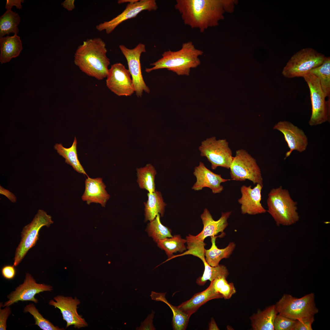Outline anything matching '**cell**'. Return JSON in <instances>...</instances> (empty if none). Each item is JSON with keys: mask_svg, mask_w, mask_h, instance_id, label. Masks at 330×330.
<instances>
[{"mask_svg": "<svg viewBox=\"0 0 330 330\" xmlns=\"http://www.w3.org/2000/svg\"><path fill=\"white\" fill-rule=\"evenodd\" d=\"M235 0H177L175 5L185 25L203 32L218 25L226 12H233Z\"/></svg>", "mask_w": 330, "mask_h": 330, "instance_id": "cell-1", "label": "cell"}, {"mask_svg": "<svg viewBox=\"0 0 330 330\" xmlns=\"http://www.w3.org/2000/svg\"><path fill=\"white\" fill-rule=\"evenodd\" d=\"M106 44L100 38L88 39L79 46L74 56L75 65L86 75L98 80L106 78L109 59Z\"/></svg>", "mask_w": 330, "mask_h": 330, "instance_id": "cell-2", "label": "cell"}, {"mask_svg": "<svg viewBox=\"0 0 330 330\" xmlns=\"http://www.w3.org/2000/svg\"><path fill=\"white\" fill-rule=\"evenodd\" d=\"M203 53L202 50L196 49L192 41L184 42L178 50L165 51L160 59L150 64L153 67L146 68L145 71L149 73L153 70L166 68L178 75L188 76L191 68H196L200 64L199 57Z\"/></svg>", "mask_w": 330, "mask_h": 330, "instance_id": "cell-3", "label": "cell"}, {"mask_svg": "<svg viewBox=\"0 0 330 330\" xmlns=\"http://www.w3.org/2000/svg\"><path fill=\"white\" fill-rule=\"evenodd\" d=\"M266 211L277 226H289L299 220L297 203L292 198L288 191L282 186L272 189L268 194Z\"/></svg>", "mask_w": 330, "mask_h": 330, "instance_id": "cell-4", "label": "cell"}, {"mask_svg": "<svg viewBox=\"0 0 330 330\" xmlns=\"http://www.w3.org/2000/svg\"><path fill=\"white\" fill-rule=\"evenodd\" d=\"M314 293H311L299 298L284 294L276 304L278 314L296 320L314 316L319 312L315 302Z\"/></svg>", "mask_w": 330, "mask_h": 330, "instance_id": "cell-5", "label": "cell"}, {"mask_svg": "<svg viewBox=\"0 0 330 330\" xmlns=\"http://www.w3.org/2000/svg\"><path fill=\"white\" fill-rule=\"evenodd\" d=\"M53 223L50 215L43 210H38L32 221L23 228L21 232L20 242L16 249L14 258L15 266L19 264L29 250L35 245L40 229L44 226L48 227Z\"/></svg>", "mask_w": 330, "mask_h": 330, "instance_id": "cell-6", "label": "cell"}, {"mask_svg": "<svg viewBox=\"0 0 330 330\" xmlns=\"http://www.w3.org/2000/svg\"><path fill=\"white\" fill-rule=\"evenodd\" d=\"M326 57L310 48L303 49L294 54L283 68L282 73L287 78L303 77L322 64Z\"/></svg>", "mask_w": 330, "mask_h": 330, "instance_id": "cell-7", "label": "cell"}, {"mask_svg": "<svg viewBox=\"0 0 330 330\" xmlns=\"http://www.w3.org/2000/svg\"><path fill=\"white\" fill-rule=\"evenodd\" d=\"M229 169L232 180L244 181L248 180L254 185L259 184L263 186L260 169L256 160L245 150L236 151Z\"/></svg>", "mask_w": 330, "mask_h": 330, "instance_id": "cell-8", "label": "cell"}, {"mask_svg": "<svg viewBox=\"0 0 330 330\" xmlns=\"http://www.w3.org/2000/svg\"><path fill=\"white\" fill-rule=\"evenodd\" d=\"M201 156L206 157L215 170L218 167L229 169L233 156L228 142L226 139L217 140L215 137L207 138L199 147Z\"/></svg>", "mask_w": 330, "mask_h": 330, "instance_id": "cell-9", "label": "cell"}, {"mask_svg": "<svg viewBox=\"0 0 330 330\" xmlns=\"http://www.w3.org/2000/svg\"><path fill=\"white\" fill-rule=\"evenodd\" d=\"M310 90L312 113L309 122L311 126L321 124L328 120L329 101H326L318 78L309 73L303 77Z\"/></svg>", "mask_w": 330, "mask_h": 330, "instance_id": "cell-10", "label": "cell"}, {"mask_svg": "<svg viewBox=\"0 0 330 330\" xmlns=\"http://www.w3.org/2000/svg\"><path fill=\"white\" fill-rule=\"evenodd\" d=\"M119 48L127 60L136 96L141 97L144 92L149 94L150 90L143 78L140 61L141 53L146 52L145 45L140 43L134 48L130 49L121 45Z\"/></svg>", "mask_w": 330, "mask_h": 330, "instance_id": "cell-11", "label": "cell"}, {"mask_svg": "<svg viewBox=\"0 0 330 330\" xmlns=\"http://www.w3.org/2000/svg\"><path fill=\"white\" fill-rule=\"evenodd\" d=\"M106 78V86L117 95L129 96L135 92L130 73L122 63L112 65Z\"/></svg>", "mask_w": 330, "mask_h": 330, "instance_id": "cell-12", "label": "cell"}, {"mask_svg": "<svg viewBox=\"0 0 330 330\" xmlns=\"http://www.w3.org/2000/svg\"><path fill=\"white\" fill-rule=\"evenodd\" d=\"M158 8L155 0H138L128 3L122 13L112 20L99 24L96 26L99 31H105L107 34H110L119 24L129 19L135 17L144 10H156Z\"/></svg>", "mask_w": 330, "mask_h": 330, "instance_id": "cell-13", "label": "cell"}, {"mask_svg": "<svg viewBox=\"0 0 330 330\" xmlns=\"http://www.w3.org/2000/svg\"><path fill=\"white\" fill-rule=\"evenodd\" d=\"M52 290L51 286L37 283L31 274L26 273L23 283L7 295L8 300L4 303L2 306H10L19 301H30L37 303L38 300L35 297L36 294L45 291L51 292Z\"/></svg>", "mask_w": 330, "mask_h": 330, "instance_id": "cell-14", "label": "cell"}, {"mask_svg": "<svg viewBox=\"0 0 330 330\" xmlns=\"http://www.w3.org/2000/svg\"><path fill=\"white\" fill-rule=\"evenodd\" d=\"M50 300L49 304L58 308L62 314L63 319L67 322L66 328L74 325L75 328H79L86 327L87 324L84 319L78 314L77 308L80 302L76 297H65L58 295Z\"/></svg>", "mask_w": 330, "mask_h": 330, "instance_id": "cell-15", "label": "cell"}, {"mask_svg": "<svg viewBox=\"0 0 330 330\" xmlns=\"http://www.w3.org/2000/svg\"><path fill=\"white\" fill-rule=\"evenodd\" d=\"M273 129L282 133L284 136L289 150L286 153L284 159L288 157L294 150L302 152L308 145V138L303 131L288 121H280L276 124Z\"/></svg>", "mask_w": 330, "mask_h": 330, "instance_id": "cell-16", "label": "cell"}, {"mask_svg": "<svg viewBox=\"0 0 330 330\" xmlns=\"http://www.w3.org/2000/svg\"><path fill=\"white\" fill-rule=\"evenodd\" d=\"M263 186L259 184H256L253 188L251 185L242 186L240 189L241 196L238 202L241 205L242 214L254 215L266 212L261 203Z\"/></svg>", "mask_w": 330, "mask_h": 330, "instance_id": "cell-17", "label": "cell"}, {"mask_svg": "<svg viewBox=\"0 0 330 330\" xmlns=\"http://www.w3.org/2000/svg\"><path fill=\"white\" fill-rule=\"evenodd\" d=\"M193 174L196 181L192 189L195 191H199L204 187H208L214 194L220 193L224 189L221 183L232 180L223 178L221 175L214 173L200 162L198 166L195 167Z\"/></svg>", "mask_w": 330, "mask_h": 330, "instance_id": "cell-18", "label": "cell"}, {"mask_svg": "<svg viewBox=\"0 0 330 330\" xmlns=\"http://www.w3.org/2000/svg\"><path fill=\"white\" fill-rule=\"evenodd\" d=\"M231 213V211L222 212L221 217L217 220H215L209 210L205 208L200 215L204 225L201 232L196 236H189L193 240L198 242H204V239L208 237L216 236L219 233H224V229L228 225L227 220Z\"/></svg>", "mask_w": 330, "mask_h": 330, "instance_id": "cell-19", "label": "cell"}, {"mask_svg": "<svg viewBox=\"0 0 330 330\" xmlns=\"http://www.w3.org/2000/svg\"><path fill=\"white\" fill-rule=\"evenodd\" d=\"M106 188L102 178H91L88 176L85 181V189L82 200L88 204L95 203L105 207L110 197Z\"/></svg>", "mask_w": 330, "mask_h": 330, "instance_id": "cell-20", "label": "cell"}, {"mask_svg": "<svg viewBox=\"0 0 330 330\" xmlns=\"http://www.w3.org/2000/svg\"><path fill=\"white\" fill-rule=\"evenodd\" d=\"M223 298L214 290L212 282L207 289L195 294L190 299L183 302L178 307L189 316L195 313L202 305L209 300Z\"/></svg>", "mask_w": 330, "mask_h": 330, "instance_id": "cell-21", "label": "cell"}, {"mask_svg": "<svg viewBox=\"0 0 330 330\" xmlns=\"http://www.w3.org/2000/svg\"><path fill=\"white\" fill-rule=\"evenodd\" d=\"M22 43L17 34L0 38V62L1 64L9 61L18 56L22 49Z\"/></svg>", "mask_w": 330, "mask_h": 330, "instance_id": "cell-22", "label": "cell"}, {"mask_svg": "<svg viewBox=\"0 0 330 330\" xmlns=\"http://www.w3.org/2000/svg\"><path fill=\"white\" fill-rule=\"evenodd\" d=\"M278 312L275 305L260 310L250 317L251 326L254 330H274L273 322Z\"/></svg>", "mask_w": 330, "mask_h": 330, "instance_id": "cell-23", "label": "cell"}, {"mask_svg": "<svg viewBox=\"0 0 330 330\" xmlns=\"http://www.w3.org/2000/svg\"><path fill=\"white\" fill-rule=\"evenodd\" d=\"M147 196V201L144 203L145 221H151L158 214L163 217L167 204L164 201L161 193L156 190L152 193H148Z\"/></svg>", "mask_w": 330, "mask_h": 330, "instance_id": "cell-24", "label": "cell"}, {"mask_svg": "<svg viewBox=\"0 0 330 330\" xmlns=\"http://www.w3.org/2000/svg\"><path fill=\"white\" fill-rule=\"evenodd\" d=\"M218 237H211V246L208 249H204L205 260L209 265L212 266H218L222 259L229 258L236 246L234 242H231L224 248H218L216 244V240Z\"/></svg>", "mask_w": 330, "mask_h": 330, "instance_id": "cell-25", "label": "cell"}, {"mask_svg": "<svg viewBox=\"0 0 330 330\" xmlns=\"http://www.w3.org/2000/svg\"><path fill=\"white\" fill-rule=\"evenodd\" d=\"M166 293V292L158 293L152 291L150 296L152 300L163 302L170 307L173 314L172 324L173 330H185L190 317L179 309L178 306H174L169 303L165 298Z\"/></svg>", "mask_w": 330, "mask_h": 330, "instance_id": "cell-26", "label": "cell"}, {"mask_svg": "<svg viewBox=\"0 0 330 330\" xmlns=\"http://www.w3.org/2000/svg\"><path fill=\"white\" fill-rule=\"evenodd\" d=\"M77 141L75 137L72 146L69 148H65L61 144H56L54 148L58 154L64 158L65 162L71 166L78 172L88 176L83 167L81 165L78 158L76 149Z\"/></svg>", "mask_w": 330, "mask_h": 330, "instance_id": "cell-27", "label": "cell"}, {"mask_svg": "<svg viewBox=\"0 0 330 330\" xmlns=\"http://www.w3.org/2000/svg\"><path fill=\"white\" fill-rule=\"evenodd\" d=\"M137 182L140 188L145 189L148 193H152L156 190L155 177L157 172L151 164L136 169Z\"/></svg>", "mask_w": 330, "mask_h": 330, "instance_id": "cell-28", "label": "cell"}, {"mask_svg": "<svg viewBox=\"0 0 330 330\" xmlns=\"http://www.w3.org/2000/svg\"><path fill=\"white\" fill-rule=\"evenodd\" d=\"M186 242V240L182 239L180 235H176L171 237L160 240L157 243L158 246L164 250L167 255L168 259L167 261L171 259L174 253L177 252L182 253L186 250L185 244Z\"/></svg>", "mask_w": 330, "mask_h": 330, "instance_id": "cell-29", "label": "cell"}, {"mask_svg": "<svg viewBox=\"0 0 330 330\" xmlns=\"http://www.w3.org/2000/svg\"><path fill=\"white\" fill-rule=\"evenodd\" d=\"M20 20L17 13L11 9H7L0 17V38L11 33L17 34L19 31L17 26Z\"/></svg>", "mask_w": 330, "mask_h": 330, "instance_id": "cell-30", "label": "cell"}, {"mask_svg": "<svg viewBox=\"0 0 330 330\" xmlns=\"http://www.w3.org/2000/svg\"><path fill=\"white\" fill-rule=\"evenodd\" d=\"M200 259L204 264V270L202 275L196 280V282L198 285L203 286L208 280L211 282L218 278L224 277L227 278L228 276L229 273L225 266L219 265L216 266H212L206 262L204 257Z\"/></svg>", "mask_w": 330, "mask_h": 330, "instance_id": "cell-31", "label": "cell"}, {"mask_svg": "<svg viewBox=\"0 0 330 330\" xmlns=\"http://www.w3.org/2000/svg\"><path fill=\"white\" fill-rule=\"evenodd\" d=\"M309 73L317 77L326 97L330 94V58L326 57L322 64L311 70Z\"/></svg>", "mask_w": 330, "mask_h": 330, "instance_id": "cell-32", "label": "cell"}, {"mask_svg": "<svg viewBox=\"0 0 330 330\" xmlns=\"http://www.w3.org/2000/svg\"><path fill=\"white\" fill-rule=\"evenodd\" d=\"M146 230L148 235L156 243L160 240L173 236L170 229L161 223L159 214L154 219L150 222Z\"/></svg>", "mask_w": 330, "mask_h": 330, "instance_id": "cell-33", "label": "cell"}, {"mask_svg": "<svg viewBox=\"0 0 330 330\" xmlns=\"http://www.w3.org/2000/svg\"><path fill=\"white\" fill-rule=\"evenodd\" d=\"M24 312H29L32 315L35 320V324L37 325L43 330H61L57 326H55L48 320L44 318L39 313L38 310L33 303L27 305L24 308Z\"/></svg>", "mask_w": 330, "mask_h": 330, "instance_id": "cell-34", "label": "cell"}, {"mask_svg": "<svg viewBox=\"0 0 330 330\" xmlns=\"http://www.w3.org/2000/svg\"><path fill=\"white\" fill-rule=\"evenodd\" d=\"M226 278L221 277L211 281L216 292L221 294L225 299H229L236 292V290L232 282L229 283Z\"/></svg>", "mask_w": 330, "mask_h": 330, "instance_id": "cell-35", "label": "cell"}, {"mask_svg": "<svg viewBox=\"0 0 330 330\" xmlns=\"http://www.w3.org/2000/svg\"><path fill=\"white\" fill-rule=\"evenodd\" d=\"M295 321L278 314L274 321V330H292Z\"/></svg>", "mask_w": 330, "mask_h": 330, "instance_id": "cell-36", "label": "cell"}, {"mask_svg": "<svg viewBox=\"0 0 330 330\" xmlns=\"http://www.w3.org/2000/svg\"><path fill=\"white\" fill-rule=\"evenodd\" d=\"M314 321V316L296 320L292 330H312V325Z\"/></svg>", "mask_w": 330, "mask_h": 330, "instance_id": "cell-37", "label": "cell"}, {"mask_svg": "<svg viewBox=\"0 0 330 330\" xmlns=\"http://www.w3.org/2000/svg\"><path fill=\"white\" fill-rule=\"evenodd\" d=\"M11 310L9 306H6L3 309H0V330H6V321L10 314Z\"/></svg>", "mask_w": 330, "mask_h": 330, "instance_id": "cell-38", "label": "cell"}, {"mask_svg": "<svg viewBox=\"0 0 330 330\" xmlns=\"http://www.w3.org/2000/svg\"><path fill=\"white\" fill-rule=\"evenodd\" d=\"M1 273L2 276L5 278L7 280H11L15 277L16 272L15 266L13 265H7L2 267Z\"/></svg>", "mask_w": 330, "mask_h": 330, "instance_id": "cell-39", "label": "cell"}, {"mask_svg": "<svg viewBox=\"0 0 330 330\" xmlns=\"http://www.w3.org/2000/svg\"><path fill=\"white\" fill-rule=\"evenodd\" d=\"M155 312L152 311V313L148 315L145 321L141 323V325L139 327L137 328V330H155L152 324V320L154 317Z\"/></svg>", "mask_w": 330, "mask_h": 330, "instance_id": "cell-40", "label": "cell"}, {"mask_svg": "<svg viewBox=\"0 0 330 330\" xmlns=\"http://www.w3.org/2000/svg\"><path fill=\"white\" fill-rule=\"evenodd\" d=\"M24 2L23 0H7L5 6L6 9H11L13 6H15L17 9H21L22 6L21 3Z\"/></svg>", "mask_w": 330, "mask_h": 330, "instance_id": "cell-41", "label": "cell"}, {"mask_svg": "<svg viewBox=\"0 0 330 330\" xmlns=\"http://www.w3.org/2000/svg\"><path fill=\"white\" fill-rule=\"evenodd\" d=\"M0 193L6 196L12 202L15 203L16 202V196L9 191L1 186H0Z\"/></svg>", "mask_w": 330, "mask_h": 330, "instance_id": "cell-42", "label": "cell"}, {"mask_svg": "<svg viewBox=\"0 0 330 330\" xmlns=\"http://www.w3.org/2000/svg\"><path fill=\"white\" fill-rule=\"evenodd\" d=\"M74 0H65L61 4L62 6L68 11H72L75 9Z\"/></svg>", "mask_w": 330, "mask_h": 330, "instance_id": "cell-43", "label": "cell"}, {"mask_svg": "<svg viewBox=\"0 0 330 330\" xmlns=\"http://www.w3.org/2000/svg\"><path fill=\"white\" fill-rule=\"evenodd\" d=\"M219 328L217 325L216 322L213 318H212L209 324V330H219Z\"/></svg>", "mask_w": 330, "mask_h": 330, "instance_id": "cell-44", "label": "cell"}, {"mask_svg": "<svg viewBox=\"0 0 330 330\" xmlns=\"http://www.w3.org/2000/svg\"><path fill=\"white\" fill-rule=\"evenodd\" d=\"M138 0H119L117 1L118 4H121L128 2V3H133L137 2Z\"/></svg>", "mask_w": 330, "mask_h": 330, "instance_id": "cell-45", "label": "cell"}]
</instances>
